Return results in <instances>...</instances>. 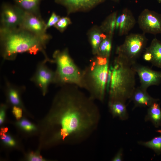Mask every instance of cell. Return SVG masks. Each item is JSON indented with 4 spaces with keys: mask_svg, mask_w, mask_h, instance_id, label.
<instances>
[{
    "mask_svg": "<svg viewBox=\"0 0 161 161\" xmlns=\"http://www.w3.org/2000/svg\"><path fill=\"white\" fill-rule=\"evenodd\" d=\"M69 85H63L58 95L61 127L58 137L63 140L69 137L73 144L83 141L95 130L100 114L94 100Z\"/></svg>",
    "mask_w": 161,
    "mask_h": 161,
    "instance_id": "6da1fadb",
    "label": "cell"
},
{
    "mask_svg": "<svg viewBox=\"0 0 161 161\" xmlns=\"http://www.w3.org/2000/svg\"><path fill=\"white\" fill-rule=\"evenodd\" d=\"M0 43L1 55L4 60H14L19 53L35 54L41 52L44 60L52 61L45 50L47 44L36 35L21 28L0 27Z\"/></svg>",
    "mask_w": 161,
    "mask_h": 161,
    "instance_id": "7a4b0ae2",
    "label": "cell"
},
{
    "mask_svg": "<svg viewBox=\"0 0 161 161\" xmlns=\"http://www.w3.org/2000/svg\"><path fill=\"white\" fill-rule=\"evenodd\" d=\"M133 65L118 55L109 65L112 73L108 92L109 100H119L125 103L127 100H130L136 89V73Z\"/></svg>",
    "mask_w": 161,
    "mask_h": 161,
    "instance_id": "3957f363",
    "label": "cell"
},
{
    "mask_svg": "<svg viewBox=\"0 0 161 161\" xmlns=\"http://www.w3.org/2000/svg\"><path fill=\"white\" fill-rule=\"evenodd\" d=\"M109 57L97 56L83 72L84 88L87 89L92 99L103 102L106 91L109 66Z\"/></svg>",
    "mask_w": 161,
    "mask_h": 161,
    "instance_id": "277c9868",
    "label": "cell"
},
{
    "mask_svg": "<svg viewBox=\"0 0 161 161\" xmlns=\"http://www.w3.org/2000/svg\"><path fill=\"white\" fill-rule=\"evenodd\" d=\"M53 57L56 65V83L63 86L74 84L84 87L83 72L81 73L74 63L67 49L56 51Z\"/></svg>",
    "mask_w": 161,
    "mask_h": 161,
    "instance_id": "5b68a950",
    "label": "cell"
},
{
    "mask_svg": "<svg viewBox=\"0 0 161 161\" xmlns=\"http://www.w3.org/2000/svg\"><path fill=\"white\" fill-rule=\"evenodd\" d=\"M148 39L144 34L131 33L127 35L123 43L117 47V55L133 65L146 48Z\"/></svg>",
    "mask_w": 161,
    "mask_h": 161,
    "instance_id": "8992f818",
    "label": "cell"
},
{
    "mask_svg": "<svg viewBox=\"0 0 161 161\" xmlns=\"http://www.w3.org/2000/svg\"><path fill=\"white\" fill-rule=\"evenodd\" d=\"M18 7L20 15L19 27L32 33L47 44L51 36L47 32L46 23L41 16L26 11Z\"/></svg>",
    "mask_w": 161,
    "mask_h": 161,
    "instance_id": "52a82bcc",
    "label": "cell"
},
{
    "mask_svg": "<svg viewBox=\"0 0 161 161\" xmlns=\"http://www.w3.org/2000/svg\"><path fill=\"white\" fill-rule=\"evenodd\" d=\"M137 23L144 33L161 34V15L147 9L139 15Z\"/></svg>",
    "mask_w": 161,
    "mask_h": 161,
    "instance_id": "ba28073f",
    "label": "cell"
},
{
    "mask_svg": "<svg viewBox=\"0 0 161 161\" xmlns=\"http://www.w3.org/2000/svg\"><path fill=\"white\" fill-rule=\"evenodd\" d=\"M47 62L44 60L38 64L30 79L40 88L44 95L47 92L49 85L52 83H56V81L55 72L47 67L45 64Z\"/></svg>",
    "mask_w": 161,
    "mask_h": 161,
    "instance_id": "9c48e42d",
    "label": "cell"
},
{
    "mask_svg": "<svg viewBox=\"0 0 161 161\" xmlns=\"http://www.w3.org/2000/svg\"><path fill=\"white\" fill-rule=\"evenodd\" d=\"M0 16L1 28L10 29L19 27L20 15L19 7L17 5L2 4Z\"/></svg>",
    "mask_w": 161,
    "mask_h": 161,
    "instance_id": "30bf717a",
    "label": "cell"
},
{
    "mask_svg": "<svg viewBox=\"0 0 161 161\" xmlns=\"http://www.w3.org/2000/svg\"><path fill=\"white\" fill-rule=\"evenodd\" d=\"M136 73L139 76L140 86L147 90L150 86H158L161 83V71L153 70L144 66L133 65Z\"/></svg>",
    "mask_w": 161,
    "mask_h": 161,
    "instance_id": "8fae6325",
    "label": "cell"
},
{
    "mask_svg": "<svg viewBox=\"0 0 161 161\" xmlns=\"http://www.w3.org/2000/svg\"><path fill=\"white\" fill-rule=\"evenodd\" d=\"M136 23V19L131 11L125 8L117 17L115 30L118 31L119 35H127Z\"/></svg>",
    "mask_w": 161,
    "mask_h": 161,
    "instance_id": "7c38bea8",
    "label": "cell"
},
{
    "mask_svg": "<svg viewBox=\"0 0 161 161\" xmlns=\"http://www.w3.org/2000/svg\"><path fill=\"white\" fill-rule=\"evenodd\" d=\"M105 0H55L57 3L64 7L68 13L89 9Z\"/></svg>",
    "mask_w": 161,
    "mask_h": 161,
    "instance_id": "4fadbf2b",
    "label": "cell"
},
{
    "mask_svg": "<svg viewBox=\"0 0 161 161\" xmlns=\"http://www.w3.org/2000/svg\"><path fill=\"white\" fill-rule=\"evenodd\" d=\"M130 100L134 104V108L137 107H148L159 99L151 97L147 92V90L141 86L136 88L133 92Z\"/></svg>",
    "mask_w": 161,
    "mask_h": 161,
    "instance_id": "5bb4252c",
    "label": "cell"
},
{
    "mask_svg": "<svg viewBox=\"0 0 161 161\" xmlns=\"http://www.w3.org/2000/svg\"><path fill=\"white\" fill-rule=\"evenodd\" d=\"M108 107L113 118L118 117L122 120L128 119L129 115L125 102L119 100H109Z\"/></svg>",
    "mask_w": 161,
    "mask_h": 161,
    "instance_id": "9a60e30c",
    "label": "cell"
},
{
    "mask_svg": "<svg viewBox=\"0 0 161 161\" xmlns=\"http://www.w3.org/2000/svg\"><path fill=\"white\" fill-rule=\"evenodd\" d=\"M157 102L154 103L148 107L144 119L145 121L151 122L157 128L161 127V109Z\"/></svg>",
    "mask_w": 161,
    "mask_h": 161,
    "instance_id": "2e32d148",
    "label": "cell"
},
{
    "mask_svg": "<svg viewBox=\"0 0 161 161\" xmlns=\"http://www.w3.org/2000/svg\"><path fill=\"white\" fill-rule=\"evenodd\" d=\"M145 49L151 54L150 63L153 66L161 69V42L156 38L152 40L150 45Z\"/></svg>",
    "mask_w": 161,
    "mask_h": 161,
    "instance_id": "e0dca14e",
    "label": "cell"
},
{
    "mask_svg": "<svg viewBox=\"0 0 161 161\" xmlns=\"http://www.w3.org/2000/svg\"><path fill=\"white\" fill-rule=\"evenodd\" d=\"M16 5L24 10L41 16L39 7L43 0H13Z\"/></svg>",
    "mask_w": 161,
    "mask_h": 161,
    "instance_id": "ac0fdd59",
    "label": "cell"
},
{
    "mask_svg": "<svg viewBox=\"0 0 161 161\" xmlns=\"http://www.w3.org/2000/svg\"><path fill=\"white\" fill-rule=\"evenodd\" d=\"M5 81V88L10 103L14 106H21V103L20 96L21 88L13 85L7 80Z\"/></svg>",
    "mask_w": 161,
    "mask_h": 161,
    "instance_id": "d6986e66",
    "label": "cell"
},
{
    "mask_svg": "<svg viewBox=\"0 0 161 161\" xmlns=\"http://www.w3.org/2000/svg\"><path fill=\"white\" fill-rule=\"evenodd\" d=\"M157 131L160 134V136L155 137L151 140L147 141H139L138 143L151 149L157 155H159L161 153V129L157 130Z\"/></svg>",
    "mask_w": 161,
    "mask_h": 161,
    "instance_id": "ffe728a7",
    "label": "cell"
},
{
    "mask_svg": "<svg viewBox=\"0 0 161 161\" xmlns=\"http://www.w3.org/2000/svg\"><path fill=\"white\" fill-rule=\"evenodd\" d=\"M111 37H106L101 41L98 49L99 55L109 57L112 48Z\"/></svg>",
    "mask_w": 161,
    "mask_h": 161,
    "instance_id": "44dd1931",
    "label": "cell"
},
{
    "mask_svg": "<svg viewBox=\"0 0 161 161\" xmlns=\"http://www.w3.org/2000/svg\"><path fill=\"white\" fill-rule=\"evenodd\" d=\"M106 36L98 32H93L91 37V43L93 50L95 53H98L99 45L102 41L101 39L105 38Z\"/></svg>",
    "mask_w": 161,
    "mask_h": 161,
    "instance_id": "7402d4cb",
    "label": "cell"
},
{
    "mask_svg": "<svg viewBox=\"0 0 161 161\" xmlns=\"http://www.w3.org/2000/svg\"><path fill=\"white\" fill-rule=\"evenodd\" d=\"M117 12L112 14L109 17L106 24V30L107 31L108 36L112 37L114 30H115V26L117 17Z\"/></svg>",
    "mask_w": 161,
    "mask_h": 161,
    "instance_id": "603a6c76",
    "label": "cell"
},
{
    "mask_svg": "<svg viewBox=\"0 0 161 161\" xmlns=\"http://www.w3.org/2000/svg\"><path fill=\"white\" fill-rule=\"evenodd\" d=\"M70 23V20L68 18L63 17L60 18L54 26L58 30L62 32L65 29Z\"/></svg>",
    "mask_w": 161,
    "mask_h": 161,
    "instance_id": "cb8c5ba5",
    "label": "cell"
},
{
    "mask_svg": "<svg viewBox=\"0 0 161 161\" xmlns=\"http://www.w3.org/2000/svg\"><path fill=\"white\" fill-rule=\"evenodd\" d=\"M59 16L57 15L54 12L52 13L49 17L47 22L46 23V30L50 27L54 26L60 19Z\"/></svg>",
    "mask_w": 161,
    "mask_h": 161,
    "instance_id": "d4e9b609",
    "label": "cell"
},
{
    "mask_svg": "<svg viewBox=\"0 0 161 161\" xmlns=\"http://www.w3.org/2000/svg\"><path fill=\"white\" fill-rule=\"evenodd\" d=\"M18 124L22 128L27 131H30L35 129V127L33 125L25 119L22 120L20 121L18 123Z\"/></svg>",
    "mask_w": 161,
    "mask_h": 161,
    "instance_id": "484cf974",
    "label": "cell"
},
{
    "mask_svg": "<svg viewBox=\"0 0 161 161\" xmlns=\"http://www.w3.org/2000/svg\"><path fill=\"white\" fill-rule=\"evenodd\" d=\"M1 134V139L4 143L10 146H13L15 145V141L10 136L5 134L4 132Z\"/></svg>",
    "mask_w": 161,
    "mask_h": 161,
    "instance_id": "4316f807",
    "label": "cell"
},
{
    "mask_svg": "<svg viewBox=\"0 0 161 161\" xmlns=\"http://www.w3.org/2000/svg\"><path fill=\"white\" fill-rule=\"evenodd\" d=\"M12 112L17 119H19L21 117L22 110L20 108L14 106L13 107Z\"/></svg>",
    "mask_w": 161,
    "mask_h": 161,
    "instance_id": "83f0119b",
    "label": "cell"
},
{
    "mask_svg": "<svg viewBox=\"0 0 161 161\" xmlns=\"http://www.w3.org/2000/svg\"><path fill=\"white\" fill-rule=\"evenodd\" d=\"M122 148H120L112 159V161H122L123 160V153Z\"/></svg>",
    "mask_w": 161,
    "mask_h": 161,
    "instance_id": "f1b7e54d",
    "label": "cell"
},
{
    "mask_svg": "<svg viewBox=\"0 0 161 161\" xmlns=\"http://www.w3.org/2000/svg\"><path fill=\"white\" fill-rule=\"evenodd\" d=\"M29 160L31 161H42L44 160L40 155L34 153H31L29 156Z\"/></svg>",
    "mask_w": 161,
    "mask_h": 161,
    "instance_id": "f546056e",
    "label": "cell"
},
{
    "mask_svg": "<svg viewBox=\"0 0 161 161\" xmlns=\"http://www.w3.org/2000/svg\"><path fill=\"white\" fill-rule=\"evenodd\" d=\"M143 58L145 61L151 62L152 59V56L151 53L145 49L143 55Z\"/></svg>",
    "mask_w": 161,
    "mask_h": 161,
    "instance_id": "4dcf8cb0",
    "label": "cell"
},
{
    "mask_svg": "<svg viewBox=\"0 0 161 161\" xmlns=\"http://www.w3.org/2000/svg\"><path fill=\"white\" fill-rule=\"evenodd\" d=\"M5 106L4 105H3L1 106V109L0 114V124H1L3 123L4 120L5 114Z\"/></svg>",
    "mask_w": 161,
    "mask_h": 161,
    "instance_id": "1f68e13d",
    "label": "cell"
},
{
    "mask_svg": "<svg viewBox=\"0 0 161 161\" xmlns=\"http://www.w3.org/2000/svg\"><path fill=\"white\" fill-rule=\"evenodd\" d=\"M159 3H161V0H157Z\"/></svg>",
    "mask_w": 161,
    "mask_h": 161,
    "instance_id": "d6a6232c",
    "label": "cell"
},
{
    "mask_svg": "<svg viewBox=\"0 0 161 161\" xmlns=\"http://www.w3.org/2000/svg\"><path fill=\"white\" fill-rule=\"evenodd\" d=\"M113 0L116 2L118 1H119V0Z\"/></svg>",
    "mask_w": 161,
    "mask_h": 161,
    "instance_id": "836d02e7",
    "label": "cell"
}]
</instances>
